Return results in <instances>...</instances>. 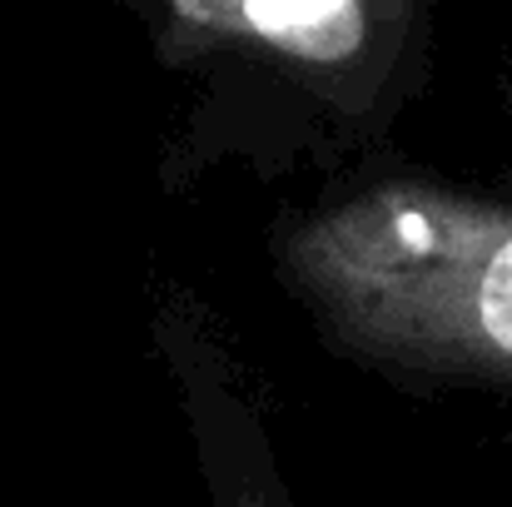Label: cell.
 <instances>
[{
    "mask_svg": "<svg viewBox=\"0 0 512 507\" xmlns=\"http://www.w3.org/2000/svg\"><path fill=\"white\" fill-rule=\"evenodd\" d=\"M165 334H170V358L184 383V408L194 423V443H199L214 507H294L274 468V453L259 433V418L239 398L224 363L189 324H165Z\"/></svg>",
    "mask_w": 512,
    "mask_h": 507,
    "instance_id": "cell-2",
    "label": "cell"
},
{
    "mask_svg": "<svg viewBox=\"0 0 512 507\" xmlns=\"http://www.w3.org/2000/svg\"><path fill=\"white\" fill-rule=\"evenodd\" d=\"M294 269L363 348L512 373V209L388 184L299 229Z\"/></svg>",
    "mask_w": 512,
    "mask_h": 507,
    "instance_id": "cell-1",
    "label": "cell"
},
{
    "mask_svg": "<svg viewBox=\"0 0 512 507\" xmlns=\"http://www.w3.org/2000/svg\"><path fill=\"white\" fill-rule=\"evenodd\" d=\"M189 30L229 35L299 65H348L368 45V0H170Z\"/></svg>",
    "mask_w": 512,
    "mask_h": 507,
    "instance_id": "cell-3",
    "label": "cell"
}]
</instances>
